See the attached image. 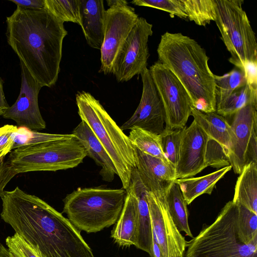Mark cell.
Masks as SVG:
<instances>
[{
    "mask_svg": "<svg viewBox=\"0 0 257 257\" xmlns=\"http://www.w3.org/2000/svg\"><path fill=\"white\" fill-rule=\"evenodd\" d=\"M150 255V257H163L160 247L154 238Z\"/></svg>",
    "mask_w": 257,
    "mask_h": 257,
    "instance_id": "42",
    "label": "cell"
},
{
    "mask_svg": "<svg viewBox=\"0 0 257 257\" xmlns=\"http://www.w3.org/2000/svg\"><path fill=\"white\" fill-rule=\"evenodd\" d=\"M216 105L220 104L233 91L247 84L244 71L235 68L221 76L214 75Z\"/></svg>",
    "mask_w": 257,
    "mask_h": 257,
    "instance_id": "27",
    "label": "cell"
},
{
    "mask_svg": "<svg viewBox=\"0 0 257 257\" xmlns=\"http://www.w3.org/2000/svg\"><path fill=\"white\" fill-rule=\"evenodd\" d=\"M216 24L231 57L229 61L243 71L244 66L257 61V43L243 0H215Z\"/></svg>",
    "mask_w": 257,
    "mask_h": 257,
    "instance_id": "7",
    "label": "cell"
},
{
    "mask_svg": "<svg viewBox=\"0 0 257 257\" xmlns=\"http://www.w3.org/2000/svg\"><path fill=\"white\" fill-rule=\"evenodd\" d=\"M126 194L123 188L79 187L64 199L63 212L80 231L96 233L116 222Z\"/></svg>",
    "mask_w": 257,
    "mask_h": 257,
    "instance_id": "4",
    "label": "cell"
},
{
    "mask_svg": "<svg viewBox=\"0 0 257 257\" xmlns=\"http://www.w3.org/2000/svg\"><path fill=\"white\" fill-rule=\"evenodd\" d=\"M231 166L223 167L207 175L196 178L177 179L187 205L203 194L210 195L217 182L231 169Z\"/></svg>",
    "mask_w": 257,
    "mask_h": 257,
    "instance_id": "23",
    "label": "cell"
},
{
    "mask_svg": "<svg viewBox=\"0 0 257 257\" xmlns=\"http://www.w3.org/2000/svg\"><path fill=\"white\" fill-rule=\"evenodd\" d=\"M191 115L208 137L218 142L228 153L231 146V130L230 124L224 117L216 112L204 113L194 108L192 109Z\"/></svg>",
    "mask_w": 257,
    "mask_h": 257,
    "instance_id": "21",
    "label": "cell"
},
{
    "mask_svg": "<svg viewBox=\"0 0 257 257\" xmlns=\"http://www.w3.org/2000/svg\"><path fill=\"white\" fill-rule=\"evenodd\" d=\"M71 134H55L39 132L24 127H18L14 138L13 150L24 146L33 145L63 139L70 138Z\"/></svg>",
    "mask_w": 257,
    "mask_h": 257,
    "instance_id": "30",
    "label": "cell"
},
{
    "mask_svg": "<svg viewBox=\"0 0 257 257\" xmlns=\"http://www.w3.org/2000/svg\"><path fill=\"white\" fill-rule=\"evenodd\" d=\"M3 84L4 81L0 77V116H3L7 109L10 107L5 97Z\"/></svg>",
    "mask_w": 257,
    "mask_h": 257,
    "instance_id": "40",
    "label": "cell"
},
{
    "mask_svg": "<svg viewBox=\"0 0 257 257\" xmlns=\"http://www.w3.org/2000/svg\"><path fill=\"white\" fill-rule=\"evenodd\" d=\"M21 86L16 102L3 115L4 118L14 120L18 127L32 130H43L46 122L38 105V95L42 86L35 80L24 63L20 61Z\"/></svg>",
    "mask_w": 257,
    "mask_h": 257,
    "instance_id": "13",
    "label": "cell"
},
{
    "mask_svg": "<svg viewBox=\"0 0 257 257\" xmlns=\"http://www.w3.org/2000/svg\"><path fill=\"white\" fill-rule=\"evenodd\" d=\"M183 128L166 130L161 135L163 153L169 163L175 169L178 159Z\"/></svg>",
    "mask_w": 257,
    "mask_h": 257,
    "instance_id": "32",
    "label": "cell"
},
{
    "mask_svg": "<svg viewBox=\"0 0 257 257\" xmlns=\"http://www.w3.org/2000/svg\"><path fill=\"white\" fill-rule=\"evenodd\" d=\"M0 245H1V243H0Z\"/></svg>",
    "mask_w": 257,
    "mask_h": 257,
    "instance_id": "43",
    "label": "cell"
},
{
    "mask_svg": "<svg viewBox=\"0 0 257 257\" xmlns=\"http://www.w3.org/2000/svg\"><path fill=\"white\" fill-rule=\"evenodd\" d=\"M86 152L74 136L13 150L7 160L18 174L34 171H57L75 168L83 162Z\"/></svg>",
    "mask_w": 257,
    "mask_h": 257,
    "instance_id": "6",
    "label": "cell"
},
{
    "mask_svg": "<svg viewBox=\"0 0 257 257\" xmlns=\"http://www.w3.org/2000/svg\"><path fill=\"white\" fill-rule=\"evenodd\" d=\"M208 139L207 134L194 120L189 127L183 128L175 168L176 179L195 176L206 168L205 154Z\"/></svg>",
    "mask_w": 257,
    "mask_h": 257,
    "instance_id": "15",
    "label": "cell"
},
{
    "mask_svg": "<svg viewBox=\"0 0 257 257\" xmlns=\"http://www.w3.org/2000/svg\"><path fill=\"white\" fill-rule=\"evenodd\" d=\"M0 257H23L19 254L9 251L2 244L0 245Z\"/></svg>",
    "mask_w": 257,
    "mask_h": 257,
    "instance_id": "41",
    "label": "cell"
},
{
    "mask_svg": "<svg viewBox=\"0 0 257 257\" xmlns=\"http://www.w3.org/2000/svg\"><path fill=\"white\" fill-rule=\"evenodd\" d=\"M15 4L17 7L22 8L40 10L45 9V0H9Z\"/></svg>",
    "mask_w": 257,
    "mask_h": 257,
    "instance_id": "39",
    "label": "cell"
},
{
    "mask_svg": "<svg viewBox=\"0 0 257 257\" xmlns=\"http://www.w3.org/2000/svg\"><path fill=\"white\" fill-rule=\"evenodd\" d=\"M18 127L10 124L0 127V158H5L13 150L15 134Z\"/></svg>",
    "mask_w": 257,
    "mask_h": 257,
    "instance_id": "36",
    "label": "cell"
},
{
    "mask_svg": "<svg viewBox=\"0 0 257 257\" xmlns=\"http://www.w3.org/2000/svg\"><path fill=\"white\" fill-rule=\"evenodd\" d=\"M109 8L105 12V27L103 43L100 49L99 72L112 73L116 57L139 16L135 9L124 0L106 1Z\"/></svg>",
    "mask_w": 257,
    "mask_h": 257,
    "instance_id": "9",
    "label": "cell"
},
{
    "mask_svg": "<svg viewBox=\"0 0 257 257\" xmlns=\"http://www.w3.org/2000/svg\"><path fill=\"white\" fill-rule=\"evenodd\" d=\"M8 249L23 257H41L35 249L17 233L6 239Z\"/></svg>",
    "mask_w": 257,
    "mask_h": 257,
    "instance_id": "35",
    "label": "cell"
},
{
    "mask_svg": "<svg viewBox=\"0 0 257 257\" xmlns=\"http://www.w3.org/2000/svg\"><path fill=\"white\" fill-rule=\"evenodd\" d=\"M135 148L136 168L142 183L148 192L165 202L167 190L176 180L175 169L161 159Z\"/></svg>",
    "mask_w": 257,
    "mask_h": 257,
    "instance_id": "16",
    "label": "cell"
},
{
    "mask_svg": "<svg viewBox=\"0 0 257 257\" xmlns=\"http://www.w3.org/2000/svg\"><path fill=\"white\" fill-rule=\"evenodd\" d=\"M127 189L133 193L138 202L137 232L134 245L150 254L153 236L147 198V191L140 178L136 168L132 172Z\"/></svg>",
    "mask_w": 257,
    "mask_h": 257,
    "instance_id": "17",
    "label": "cell"
},
{
    "mask_svg": "<svg viewBox=\"0 0 257 257\" xmlns=\"http://www.w3.org/2000/svg\"><path fill=\"white\" fill-rule=\"evenodd\" d=\"M257 106V89L247 83L238 89L216 105L215 112L223 116H231L238 110L249 105Z\"/></svg>",
    "mask_w": 257,
    "mask_h": 257,
    "instance_id": "25",
    "label": "cell"
},
{
    "mask_svg": "<svg viewBox=\"0 0 257 257\" xmlns=\"http://www.w3.org/2000/svg\"><path fill=\"white\" fill-rule=\"evenodd\" d=\"M157 51L159 62L182 84L193 107L204 113L215 112L214 74L201 45L181 33L167 32L161 36Z\"/></svg>",
    "mask_w": 257,
    "mask_h": 257,
    "instance_id": "2",
    "label": "cell"
},
{
    "mask_svg": "<svg viewBox=\"0 0 257 257\" xmlns=\"http://www.w3.org/2000/svg\"><path fill=\"white\" fill-rule=\"evenodd\" d=\"M232 201L257 214V164L244 166L236 182Z\"/></svg>",
    "mask_w": 257,
    "mask_h": 257,
    "instance_id": "22",
    "label": "cell"
},
{
    "mask_svg": "<svg viewBox=\"0 0 257 257\" xmlns=\"http://www.w3.org/2000/svg\"><path fill=\"white\" fill-rule=\"evenodd\" d=\"M147 198L153 238L163 257H184L187 241L175 225L166 202L159 201L147 191Z\"/></svg>",
    "mask_w": 257,
    "mask_h": 257,
    "instance_id": "14",
    "label": "cell"
},
{
    "mask_svg": "<svg viewBox=\"0 0 257 257\" xmlns=\"http://www.w3.org/2000/svg\"><path fill=\"white\" fill-rule=\"evenodd\" d=\"M130 130L128 137L134 147L169 164L163 153L160 135L139 127H134Z\"/></svg>",
    "mask_w": 257,
    "mask_h": 257,
    "instance_id": "26",
    "label": "cell"
},
{
    "mask_svg": "<svg viewBox=\"0 0 257 257\" xmlns=\"http://www.w3.org/2000/svg\"><path fill=\"white\" fill-rule=\"evenodd\" d=\"M76 102L81 120L88 125L108 154L122 188L126 190L132 172L136 168L135 147L99 101L90 93L77 92Z\"/></svg>",
    "mask_w": 257,
    "mask_h": 257,
    "instance_id": "3",
    "label": "cell"
},
{
    "mask_svg": "<svg viewBox=\"0 0 257 257\" xmlns=\"http://www.w3.org/2000/svg\"><path fill=\"white\" fill-rule=\"evenodd\" d=\"M84 147L87 156L92 159L101 169L102 179L111 182L117 175L115 167L108 154L86 122L83 120L72 131Z\"/></svg>",
    "mask_w": 257,
    "mask_h": 257,
    "instance_id": "19",
    "label": "cell"
},
{
    "mask_svg": "<svg viewBox=\"0 0 257 257\" xmlns=\"http://www.w3.org/2000/svg\"><path fill=\"white\" fill-rule=\"evenodd\" d=\"M206 167H224L230 165L227 151L214 140L208 137L205 154Z\"/></svg>",
    "mask_w": 257,
    "mask_h": 257,
    "instance_id": "33",
    "label": "cell"
},
{
    "mask_svg": "<svg viewBox=\"0 0 257 257\" xmlns=\"http://www.w3.org/2000/svg\"><path fill=\"white\" fill-rule=\"evenodd\" d=\"M16 175L8 161L5 158H0V197L5 192L6 186Z\"/></svg>",
    "mask_w": 257,
    "mask_h": 257,
    "instance_id": "37",
    "label": "cell"
},
{
    "mask_svg": "<svg viewBox=\"0 0 257 257\" xmlns=\"http://www.w3.org/2000/svg\"><path fill=\"white\" fill-rule=\"evenodd\" d=\"M80 24L87 44L100 50L104 39L105 12L103 0H79Z\"/></svg>",
    "mask_w": 257,
    "mask_h": 257,
    "instance_id": "18",
    "label": "cell"
},
{
    "mask_svg": "<svg viewBox=\"0 0 257 257\" xmlns=\"http://www.w3.org/2000/svg\"><path fill=\"white\" fill-rule=\"evenodd\" d=\"M143 91L140 102L133 115L120 127L123 131L139 127L160 135L165 130L164 107L149 69L141 74Z\"/></svg>",
    "mask_w": 257,
    "mask_h": 257,
    "instance_id": "12",
    "label": "cell"
},
{
    "mask_svg": "<svg viewBox=\"0 0 257 257\" xmlns=\"http://www.w3.org/2000/svg\"><path fill=\"white\" fill-rule=\"evenodd\" d=\"M131 3L161 10L182 19L187 18L181 0H134Z\"/></svg>",
    "mask_w": 257,
    "mask_h": 257,
    "instance_id": "34",
    "label": "cell"
},
{
    "mask_svg": "<svg viewBox=\"0 0 257 257\" xmlns=\"http://www.w3.org/2000/svg\"><path fill=\"white\" fill-rule=\"evenodd\" d=\"M187 18L199 26L215 20V0H181Z\"/></svg>",
    "mask_w": 257,
    "mask_h": 257,
    "instance_id": "28",
    "label": "cell"
},
{
    "mask_svg": "<svg viewBox=\"0 0 257 257\" xmlns=\"http://www.w3.org/2000/svg\"><path fill=\"white\" fill-rule=\"evenodd\" d=\"M237 212V204L228 202L213 223L187 241L184 257H257V239L246 244L239 238Z\"/></svg>",
    "mask_w": 257,
    "mask_h": 257,
    "instance_id": "5",
    "label": "cell"
},
{
    "mask_svg": "<svg viewBox=\"0 0 257 257\" xmlns=\"http://www.w3.org/2000/svg\"><path fill=\"white\" fill-rule=\"evenodd\" d=\"M149 70L164 107L166 129L183 128L194 108L189 94L176 76L160 62Z\"/></svg>",
    "mask_w": 257,
    "mask_h": 257,
    "instance_id": "8",
    "label": "cell"
},
{
    "mask_svg": "<svg viewBox=\"0 0 257 257\" xmlns=\"http://www.w3.org/2000/svg\"><path fill=\"white\" fill-rule=\"evenodd\" d=\"M45 9L61 22H71L80 25L79 0H45Z\"/></svg>",
    "mask_w": 257,
    "mask_h": 257,
    "instance_id": "29",
    "label": "cell"
},
{
    "mask_svg": "<svg viewBox=\"0 0 257 257\" xmlns=\"http://www.w3.org/2000/svg\"><path fill=\"white\" fill-rule=\"evenodd\" d=\"M126 191L123 208L111 233L114 242L122 247L134 245L138 213L136 196L130 190Z\"/></svg>",
    "mask_w": 257,
    "mask_h": 257,
    "instance_id": "20",
    "label": "cell"
},
{
    "mask_svg": "<svg viewBox=\"0 0 257 257\" xmlns=\"http://www.w3.org/2000/svg\"><path fill=\"white\" fill-rule=\"evenodd\" d=\"M165 199L169 213L178 230L193 238L188 223L187 205L179 185L175 181L167 190Z\"/></svg>",
    "mask_w": 257,
    "mask_h": 257,
    "instance_id": "24",
    "label": "cell"
},
{
    "mask_svg": "<svg viewBox=\"0 0 257 257\" xmlns=\"http://www.w3.org/2000/svg\"><path fill=\"white\" fill-rule=\"evenodd\" d=\"M237 205L238 235L242 242L247 244L257 239V214L240 204Z\"/></svg>",
    "mask_w": 257,
    "mask_h": 257,
    "instance_id": "31",
    "label": "cell"
},
{
    "mask_svg": "<svg viewBox=\"0 0 257 257\" xmlns=\"http://www.w3.org/2000/svg\"><path fill=\"white\" fill-rule=\"evenodd\" d=\"M247 83L255 89H257V61L250 62L244 67Z\"/></svg>",
    "mask_w": 257,
    "mask_h": 257,
    "instance_id": "38",
    "label": "cell"
},
{
    "mask_svg": "<svg viewBox=\"0 0 257 257\" xmlns=\"http://www.w3.org/2000/svg\"><path fill=\"white\" fill-rule=\"evenodd\" d=\"M153 25L139 17L115 60L112 73L117 81H128L147 68L149 56L148 40Z\"/></svg>",
    "mask_w": 257,
    "mask_h": 257,
    "instance_id": "11",
    "label": "cell"
},
{
    "mask_svg": "<svg viewBox=\"0 0 257 257\" xmlns=\"http://www.w3.org/2000/svg\"><path fill=\"white\" fill-rule=\"evenodd\" d=\"M232 116L228 158L234 173L240 174L248 164H257V106L247 105Z\"/></svg>",
    "mask_w": 257,
    "mask_h": 257,
    "instance_id": "10",
    "label": "cell"
},
{
    "mask_svg": "<svg viewBox=\"0 0 257 257\" xmlns=\"http://www.w3.org/2000/svg\"><path fill=\"white\" fill-rule=\"evenodd\" d=\"M6 24L7 42L32 77L42 87L54 85L67 35L64 23L46 9L17 7Z\"/></svg>",
    "mask_w": 257,
    "mask_h": 257,
    "instance_id": "1",
    "label": "cell"
}]
</instances>
